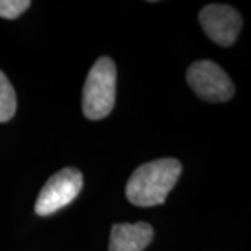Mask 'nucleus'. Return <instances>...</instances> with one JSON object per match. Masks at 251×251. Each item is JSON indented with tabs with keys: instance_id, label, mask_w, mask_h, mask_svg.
Masks as SVG:
<instances>
[{
	"instance_id": "7ed1b4c3",
	"label": "nucleus",
	"mask_w": 251,
	"mask_h": 251,
	"mask_svg": "<svg viewBox=\"0 0 251 251\" xmlns=\"http://www.w3.org/2000/svg\"><path fill=\"white\" fill-rule=\"evenodd\" d=\"M82 188V175L78 169L64 168L54 173L42 187L35 202V212L48 216L67 206L80 194Z\"/></svg>"
},
{
	"instance_id": "6e6552de",
	"label": "nucleus",
	"mask_w": 251,
	"mask_h": 251,
	"mask_svg": "<svg viewBox=\"0 0 251 251\" xmlns=\"http://www.w3.org/2000/svg\"><path fill=\"white\" fill-rule=\"evenodd\" d=\"M31 6L29 0H0V17L14 20Z\"/></svg>"
},
{
	"instance_id": "423d86ee",
	"label": "nucleus",
	"mask_w": 251,
	"mask_h": 251,
	"mask_svg": "<svg viewBox=\"0 0 251 251\" xmlns=\"http://www.w3.org/2000/svg\"><path fill=\"white\" fill-rule=\"evenodd\" d=\"M152 239L153 229L150 224H116L110 230L109 251H144Z\"/></svg>"
},
{
	"instance_id": "20e7f679",
	"label": "nucleus",
	"mask_w": 251,
	"mask_h": 251,
	"mask_svg": "<svg viewBox=\"0 0 251 251\" xmlns=\"http://www.w3.org/2000/svg\"><path fill=\"white\" fill-rule=\"evenodd\" d=\"M187 82L197 97L208 102H226L234 94L230 77L211 60L193 63L187 70Z\"/></svg>"
},
{
	"instance_id": "0eeeda50",
	"label": "nucleus",
	"mask_w": 251,
	"mask_h": 251,
	"mask_svg": "<svg viewBox=\"0 0 251 251\" xmlns=\"http://www.w3.org/2000/svg\"><path fill=\"white\" fill-rule=\"evenodd\" d=\"M17 98L13 85L4 73L0 70V123L9 122L16 115Z\"/></svg>"
},
{
	"instance_id": "f257e3e1",
	"label": "nucleus",
	"mask_w": 251,
	"mask_h": 251,
	"mask_svg": "<svg viewBox=\"0 0 251 251\" xmlns=\"http://www.w3.org/2000/svg\"><path fill=\"white\" fill-rule=\"evenodd\" d=\"M181 165L177 159L163 158L144 163L137 168L126 186L127 200L135 206H155L163 204L177 183Z\"/></svg>"
},
{
	"instance_id": "f03ea898",
	"label": "nucleus",
	"mask_w": 251,
	"mask_h": 251,
	"mask_svg": "<svg viewBox=\"0 0 251 251\" xmlns=\"http://www.w3.org/2000/svg\"><path fill=\"white\" fill-rule=\"evenodd\" d=\"M116 99V66L110 57H99L91 67L82 90V112L90 120L106 117Z\"/></svg>"
},
{
	"instance_id": "39448f33",
	"label": "nucleus",
	"mask_w": 251,
	"mask_h": 251,
	"mask_svg": "<svg viewBox=\"0 0 251 251\" xmlns=\"http://www.w3.org/2000/svg\"><path fill=\"white\" fill-rule=\"evenodd\" d=\"M200 24L215 44L230 46L242 29V16L227 4H208L200 11Z\"/></svg>"
}]
</instances>
